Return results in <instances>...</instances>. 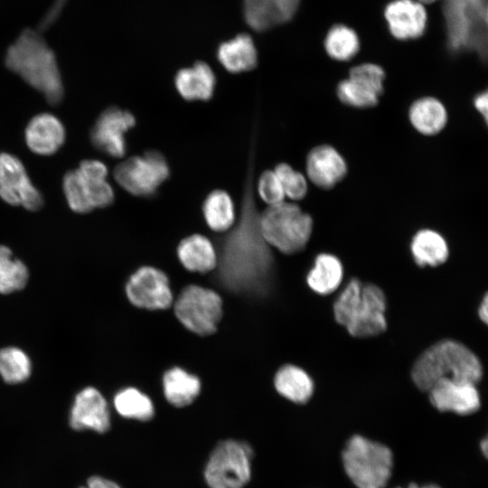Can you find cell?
<instances>
[{
    "instance_id": "obj_1",
    "label": "cell",
    "mask_w": 488,
    "mask_h": 488,
    "mask_svg": "<svg viewBox=\"0 0 488 488\" xmlns=\"http://www.w3.org/2000/svg\"><path fill=\"white\" fill-rule=\"evenodd\" d=\"M255 138L250 142L239 213L221 239L218 277L230 292L266 295L273 278L274 258L259 226L255 197Z\"/></svg>"
},
{
    "instance_id": "obj_2",
    "label": "cell",
    "mask_w": 488,
    "mask_h": 488,
    "mask_svg": "<svg viewBox=\"0 0 488 488\" xmlns=\"http://www.w3.org/2000/svg\"><path fill=\"white\" fill-rule=\"evenodd\" d=\"M5 64L26 83L57 105L63 98V85L54 52L39 33L24 30L8 48Z\"/></svg>"
},
{
    "instance_id": "obj_3",
    "label": "cell",
    "mask_w": 488,
    "mask_h": 488,
    "mask_svg": "<svg viewBox=\"0 0 488 488\" xmlns=\"http://www.w3.org/2000/svg\"><path fill=\"white\" fill-rule=\"evenodd\" d=\"M386 296L371 283L352 278L333 305L337 324L358 338L376 336L387 329Z\"/></svg>"
},
{
    "instance_id": "obj_4",
    "label": "cell",
    "mask_w": 488,
    "mask_h": 488,
    "mask_svg": "<svg viewBox=\"0 0 488 488\" xmlns=\"http://www.w3.org/2000/svg\"><path fill=\"white\" fill-rule=\"evenodd\" d=\"M482 374V365L475 354L464 344L451 340L430 346L418 358L411 370L412 380L422 391H429L442 379L475 385Z\"/></svg>"
},
{
    "instance_id": "obj_5",
    "label": "cell",
    "mask_w": 488,
    "mask_h": 488,
    "mask_svg": "<svg viewBox=\"0 0 488 488\" xmlns=\"http://www.w3.org/2000/svg\"><path fill=\"white\" fill-rule=\"evenodd\" d=\"M488 0H444L447 43L455 52H474L488 61Z\"/></svg>"
},
{
    "instance_id": "obj_6",
    "label": "cell",
    "mask_w": 488,
    "mask_h": 488,
    "mask_svg": "<svg viewBox=\"0 0 488 488\" xmlns=\"http://www.w3.org/2000/svg\"><path fill=\"white\" fill-rule=\"evenodd\" d=\"M393 461L389 447L361 435L350 437L342 453L343 469L357 488H385Z\"/></svg>"
},
{
    "instance_id": "obj_7",
    "label": "cell",
    "mask_w": 488,
    "mask_h": 488,
    "mask_svg": "<svg viewBox=\"0 0 488 488\" xmlns=\"http://www.w3.org/2000/svg\"><path fill=\"white\" fill-rule=\"evenodd\" d=\"M313 219L294 202H283L267 206L259 215L265 241L286 255L302 251L312 235Z\"/></svg>"
},
{
    "instance_id": "obj_8",
    "label": "cell",
    "mask_w": 488,
    "mask_h": 488,
    "mask_svg": "<svg viewBox=\"0 0 488 488\" xmlns=\"http://www.w3.org/2000/svg\"><path fill=\"white\" fill-rule=\"evenodd\" d=\"M223 311V299L215 290L195 284L184 286L174 304V314L178 322L201 337L218 331Z\"/></svg>"
},
{
    "instance_id": "obj_9",
    "label": "cell",
    "mask_w": 488,
    "mask_h": 488,
    "mask_svg": "<svg viewBox=\"0 0 488 488\" xmlns=\"http://www.w3.org/2000/svg\"><path fill=\"white\" fill-rule=\"evenodd\" d=\"M171 176L166 157L151 149L120 162L113 170L116 183L127 193L138 198H152Z\"/></svg>"
},
{
    "instance_id": "obj_10",
    "label": "cell",
    "mask_w": 488,
    "mask_h": 488,
    "mask_svg": "<svg viewBox=\"0 0 488 488\" xmlns=\"http://www.w3.org/2000/svg\"><path fill=\"white\" fill-rule=\"evenodd\" d=\"M252 448L246 442L225 440L211 452L204 470L210 488H243L251 477Z\"/></svg>"
},
{
    "instance_id": "obj_11",
    "label": "cell",
    "mask_w": 488,
    "mask_h": 488,
    "mask_svg": "<svg viewBox=\"0 0 488 488\" xmlns=\"http://www.w3.org/2000/svg\"><path fill=\"white\" fill-rule=\"evenodd\" d=\"M125 294L133 306L147 311L168 310L174 302L168 276L152 266H142L131 274Z\"/></svg>"
},
{
    "instance_id": "obj_12",
    "label": "cell",
    "mask_w": 488,
    "mask_h": 488,
    "mask_svg": "<svg viewBox=\"0 0 488 488\" xmlns=\"http://www.w3.org/2000/svg\"><path fill=\"white\" fill-rule=\"evenodd\" d=\"M136 126V117L117 106H109L97 117L90 131L92 145L112 158H122L127 155L126 135Z\"/></svg>"
},
{
    "instance_id": "obj_13",
    "label": "cell",
    "mask_w": 488,
    "mask_h": 488,
    "mask_svg": "<svg viewBox=\"0 0 488 488\" xmlns=\"http://www.w3.org/2000/svg\"><path fill=\"white\" fill-rule=\"evenodd\" d=\"M0 197L27 211H37L43 204V198L31 182L22 161L7 153L0 154Z\"/></svg>"
},
{
    "instance_id": "obj_14",
    "label": "cell",
    "mask_w": 488,
    "mask_h": 488,
    "mask_svg": "<svg viewBox=\"0 0 488 488\" xmlns=\"http://www.w3.org/2000/svg\"><path fill=\"white\" fill-rule=\"evenodd\" d=\"M69 421L75 430H93L98 433L108 431L110 414L102 393L90 386L79 391L74 398Z\"/></svg>"
},
{
    "instance_id": "obj_15",
    "label": "cell",
    "mask_w": 488,
    "mask_h": 488,
    "mask_svg": "<svg viewBox=\"0 0 488 488\" xmlns=\"http://www.w3.org/2000/svg\"><path fill=\"white\" fill-rule=\"evenodd\" d=\"M429 399L439 411L470 415L480 408V397L474 384L442 379L429 389Z\"/></svg>"
},
{
    "instance_id": "obj_16",
    "label": "cell",
    "mask_w": 488,
    "mask_h": 488,
    "mask_svg": "<svg viewBox=\"0 0 488 488\" xmlns=\"http://www.w3.org/2000/svg\"><path fill=\"white\" fill-rule=\"evenodd\" d=\"M306 174L315 186L329 190L345 177L347 164L333 146L320 145L306 156Z\"/></svg>"
},
{
    "instance_id": "obj_17",
    "label": "cell",
    "mask_w": 488,
    "mask_h": 488,
    "mask_svg": "<svg viewBox=\"0 0 488 488\" xmlns=\"http://www.w3.org/2000/svg\"><path fill=\"white\" fill-rule=\"evenodd\" d=\"M391 34L399 40L420 37L427 26V12L417 0H394L384 11Z\"/></svg>"
},
{
    "instance_id": "obj_18",
    "label": "cell",
    "mask_w": 488,
    "mask_h": 488,
    "mask_svg": "<svg viewBox=\"0 0 488 488\" xmlns=\"http://www.w3.org/2000/svg\"><path fill=\"white\" fill-rule=\"evenodd\" d=\"M174 85L185 101H209L214 96L217 78L207 62L198 61L190 67L179 69L174 74Z\"/></svg>"
},
{
    "instance_id": "obj_19",
    "label": "cell",
    "mask_w": 488,
    "mask_h": 488,
    "mask_svg": "<svg viewBox=\"0 0 488 488\" xmlns=\"http://www.w3.org/2000/svg\"><path fill=\"white\" fill-rule=\"evenodd\" d=\"M24 136L31 151L41 155H50L63 145L66 134L58 117L50 113H41L30 120Z\"/></svg>"
},
{
    "instance_id": "obj_20",
    "label": "cell",
    "mask_w": 488,
    "mask_h": 488,
    "mask_svg": "<svg viewBox=\"0 0 488 488\" xmlns=\"http://www.w3.org/2000/svg\"><path fill=\"white\" fill-rule=\"evenodd\" d=\"M299 0H243L247 23L265 31L287 22L295 14Z\"/></svg>"
},
{
    "instance_id": "obj_21",
    "label": "cell",
    "mask_w": 488,
    "mask_h": 488,
    "mask_svg": "<svg viewBox=\"0 0 488 488\" xmlns=\"http://www.w3.org/2000/svg\"><path fill=\"white\" fill-rule=\"evenodd\" d=\"M176 256L183 268L192 273H208L217 266V252L212 242L200 233L183 238L176 247Z\"/></svg>"
},
{
    "instance_id": "obj_22",
    "label": "cell",
    "mask_w": 488,
    "mask_h": 488,
    "mask_svg": "<svg viewBox=\"0 0 488 488\" xmlns=\"http://www.w3.org/2000/svg\"><path fill=\"white\" fill-rule=\"evenodd\" d=\"M384 87L366 75L351 69L349 77L341 80L336 88L339 100L356 108H370L377 106Z\"/></svg>"
},
{
    "instance_id": "obj_23",
    "label": "cell",
    "mask_w": 488,
    "mask_h": 488,
    "mask_svg": "<svg viewBox=\"0 0 488 488\" xmlns=\"http://www.w3.org/2000/svg\"><path fill=\"white\" fill-rule=\"evenodd\" d=\"M216 57L221 65L232 74L252 70L258 64L255 43L247 33L221 42L217 48Z\"/></svg>"
},
{
    "instance_id": "obj_24",
    "label": "cell",
    "mask_w": 488,
    "mask_h": 488,
    "mask_svg": "<svg viewBox=\"0 0 488 488\" xmlns=\"http://www.w3.org/2000/svg\"><path fill=\"white\" fill-rule=\"evenodd\" d=\"M162 385L165 399L176 408L192 404L202 389L199 377L177 366L164 371Z\"/></svg>"
},
{
    "instance_id": "obj_25",
    "label": "cell",
    "mask_w": 488,
    "mask_h": 488,
    "mask_svg": "<svg viewBox=\"0 0 488 488\" xmlns=\"http://www.w3.org/2000/svg\"><path fill=\"white\" fill-rule=\"evenodd\" d=\"M274 386L280 396L296 404L308 402L314 388L308 373L292 364L284 365L276 372Z\"/></svg>"
},
{
    "instance_id": "obj_26",
    "label": "cell",
    "mask_w": 488,
    "mask_h": 488,
    "mask_svg": "<svg viewBox=\"0 0 488 488\" xmlns=\"http://www.w3.org/2000/svg\"><path fill=\"white\" fill-rule=\"evenodd\" d=\"M408 118L422 135L434 136L443 130L447 122V111L436 98L424 97L415 100L408 109Z\"/></svg>"
},
{
    "instance_id": "obj_27",
    "label": "cell",
    "mask_w": 488,
    "mask_h": 488,
    "mask_svg": "<svg viewBox=\"0 0 488 488\" xmlns=\"http://www.w3.org/2000/svg\"><path fill=\"white\" fill-rule=\"evenodd\" d=\"M203 220L214 232H227L236 221V211L230 193L222 189L211 191L202 204Z\"/></svg>"
},
{
    "instance_id": "obj_28",
    "label": "cell",
    "mask_w": 488,
    "mask_h": 488,
    "mask_svg": "<svg viewBox=\"0 0 488 488\" xmlns=\"http://www.w3.org/2000/svg\"><path fill=\"white\" fill-rule=\"evenodd\" d=\"M343 268L340 259L328 253L319 254L306 276L308 286L314 293L328 295L334 292L342 283Z\"/></svg>"
},
{
    "instance_id": "obj_29",
    "label": "cell",
    "mask_w": 488,
    "mask_h": 488,
    "mask_svg": "<svg viewBox=\"0 0 488 488\" xmlns=\"http://www.w3.org/2000/svg\"><path fill=\"white\" fill-rule=\"evenodd\" d=\"M410 250L414 261L419 267H436L444 263L448 257V247L438 232L423 229L412 238Z\"/></svg>"
},
{
    "instance_id": "obj_30",
    "label": "cell",
    "mask_w": 488,
    "mask_h": 488,
    "mask_svg": "<svg viewBox=\"0 0 488 488\" xmlns=\"http://www.w3.org/2000/svg\"><path fill=\"white\" fill-rule=\"evenodd\" d=\"M114 407L123 418L148 421L155 414L151 399L138 389L128 387L116 393Z\"/></svg>"
},
{
    "instance_id": "obj_31",
    "label": "cell",
    "mask_w": 488,
    "mask_h": 488,
    "mask_svg": "<svg viewBox=\"0 0 488 488\" xmlns=\"http://www.w3.org/2000/svg\"><path fill=\"white\" fill-rule=\"evenodd\" d=\"M29 276L27 266L14 256L10 248L0 245V294L8 295L23 289Z\"/></svg>"
},
{
    "instance_id": "obj_32",
    "label": "cell",
    "mask_w": 488,
    "mask_h": 488,
    "mask_svg": "<svg viewBox=\"0 0 488 488\" xmlns=\"http://www.w3.org/2000/svg\"><path fill=\"white\" fill-rule=\"evenodd\" d=\"M33 370L29 355L16 346L0 348V377L7 384H20L26 381Z\"/></svg>"
},
{
    "instance_id": "obj_33",
    "label": "cell",
    "mask_w": 488,
    "mask_h": 488,
    "mask_svg": "<svg viewBox=\"0 0 488 488\" xmlns=\"http://www.w3.org/2000/svg\"><path fill=\"white\" fill-rule=\"evenodd\" d=\"M327 54L333 60L346 61L352 59L360 50L357 33L343 24L333 26L324 40Z\"/></svg>"
},
{
    "instance_id": "obj_34",
    "label": "cell",
    "mask_w": 488,
    "mask_h": 488,
    "mask_svg": "<svg viewBox=\"0 0 488 488\" xmlns=\"http://www.w3.org/2000/svg\"><path fill=\"white\" fill-rule=\"evenodd\" d=\"M62 186L71 211L77 213H89L93 211L84 180L77 168L65 174Z\"/></svg>"
},
{
    "instance_id": "obj_35",
    "label": "cell",
    "mask_w": 488,
    "mask_h": 488,
    "mask_svg": "<svg viewBox=\"0 0 488 488\" xmlns=\"http://www.w3.org/2000/svg\"><path fill=\"white\" fill-rule=\"evenodd\" d=\"M274 172L280 181L286 198L287 197L293 201L305 198L308 191V185L305 177L300 172L295 170L286 163L277 164Z\"/></svg>"
},
{
    "instance_id": "obj_36",
    "label": "cell",
    "mask_w": 488,
    "mask_h": 488,
    "mask_svg": "<svg viewBox=\"0 0 488 488\" xmlns=\"http://www.w3.org/2000/svg\"><path fill=\"white\" fill-rule=\"evenodd\" d=\"M255 188L267 206L285 202L286 195L274 170L264 171L258 177Z\"/></svg>"
},
{
    "instance_id": "obj_37",
    "label": "cell",
    "mask_w": 488,
    "mask_h": 488,
    "mask_svg": "<svg viewBox=\"0 0 488 488\" xmlns=\"http://www.w3.org/2000/svg\"><path fill=\"white\" fill-rule=\"evenodd\" d=\"M78 170L88 178L107 179L108 169L107 165L96 159H86L80 163Z\"/></svg>"
},
{
    "instance_id": "obj_38",
    "label": "cell",
    "mask_w": 488,
    "mask_h": 488,
    "mask_svg": "<svg viewBox=\"0 0 488 488\" xmlns=\"http://www.w3.org/2000/svg\"><path fill=\"white\" fill-rule=\"evenodd\" d=\"M473 103L476 110L483 117L485 125L488 127V88L485 90L476 94L474 98Z\"/></svg>"
},
{
    "instance_id": "obj_39",
    "label": "cell",
    "mask_w": 488,
    "mask_h": 488,
    "mask_svg": "<svg viewBox=\"0 0 488 488\" xmlns=\"http://www.w3.org/2000/svg\"><path fill=\"white\" fill-rule=\"evenodd\" d=\"M80 488H121L115 482L101 476H92L88 479L85 486Z\"/></svg>"
},
{
    "instance_id": "obj_40",
    "label": "cell",
    "mask_w": 488,
    "mask_h": 488,
    "mask_svg": "<svg viewBox=\"0 0 488 488\" xmlns=\"http://www.w3.org/2000/svg\"><path fill=\"white\" fill-rule=\"evenodd\" d=\"M63 3H66V0H56L54 2L52 7L49 10L44 19H42L41 23L42 29L48 27L56 19L61 12V7L62 6Z\"/></svg>"
},
{
    "instance_id": "obj_41",
    "label": "cell",
    "mask_w": 488,
    "mask_h": 488,
    "mask_svg": "<svg viewBox=\"0 0 488 488\" xmlns=\"http://www.w3.org/2000/svg\"><path fill=\"white\" fill-rule=\"evenodd\" d=\"M479 316L488 325V293L484 296L479 308Z\"/></svg>"
},
{
    "instance_id": "obj_42",
    "label": "cell",
    "mask_w": 488,
    "mask_h": 488,
    "mask_svg": "<svg viewBox=\"0 0 488 488\" xmlns=\"http://www.w3.org/2000/svg\"><path fill=\"white\" fill-rule=\"evenodd\" d=\"M406 488H441V487L434 483L419 485L415 483H411Z\"/></svg>"
},
{
    "instance_id": "obj_43",
    "label": "cell",
    "mask_w": 488,
    "mask_h": 488,
    "mask_svg": "<svg viewBox=\"0 0 488 488\" xmlns=\"http://www.w3.org/2000/svg\"><path fill=\"white\" fill-rule=\"evenodd\" d=\"M480 446L483 455L488 459V436L482 440Z\"/></svg>"
},
{
    "instance_id": "obj_44",
    "label": "cell",
    "mask_w": 488,
    "mask_h": 488,
    "mask_svg": "<svg viewBox=\"0 0 488 488\" xmlns=\"http://www.w3.org/2000/svg\"><path fill=\"white\" fill-rule=\"evenodd\" d=\"M418 2L421 3V4H430V3H433L436 0H417Z\"/></svg>"
},
{
    "instance_id": "obj_45",
    "label": "cell",
    "mask_w": 488,
    "mask_h": 488,
    "mask_svg": "<svg viewBox=\"0 0 488 488\" xmlns=\"http://www.w3.org/2000/svg\"><path fill=\"white\" fill-rule=\"evenodd\" d=\"M486 18H487V22H488V6H487V10H486Z\"/></svg>"
},
{
    "instance_id": "obj_46",
    "label": "cell",
    "mask_w": 488,
    "mask_h": 488,
    "mask_svg": "<svg viewBox=\"0 0 488 488\" xmlns=\"http://www.w3.org/2000/svg\"><path fill=\"white\" fill-rule=\"evenodd\" d=\"M396 488H402V487H396Z\"/></svg>"
}]
</instances>
